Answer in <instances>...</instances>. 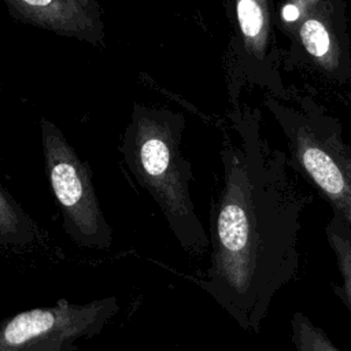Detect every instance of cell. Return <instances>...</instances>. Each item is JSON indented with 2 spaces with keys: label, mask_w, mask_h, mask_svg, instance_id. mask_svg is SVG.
Returning a JSON list of instances; mask_svg holds the SVG:
<instances>
[{
  "label": "cell",
  "mask_w": 351,
  "mask_h": 351,
  "mask_svg": "<svg viewBox=\"0 0 351 351\" xmlns=\"http://www.w3.org/2000/svg\"><path fill=\"white\" fill-rule=\"evenodd\" d=\"M325 236L335 254L341 282L332 284L333 293L341 300L351 314V228L341 217L332 211L325 226Z\"/></svg>",
  "instance_id": "8"
},
{
  "label": "cell",
  "mask_w": 351,
  "mask_h": 351,
  "mask_svg": "<svg viewBox=\"0 0 351 351\" xmlns=\"http://www.w3.org/2000/svg\"><path fill=\"white\" fill-rule=\"evenodd\" d=\"M182 117L166 110L134 106L121 152L136 180L159 206L169 229L184 251L200 256L210 237L191 196V162L181 152Z\"/></svg>",
  "instance_id": "2"
},
{
  "label": "cell",
  "mask_w": 351,
  "mask_h": 351,
  "mask_svg": "<svg viewBox=\"0 0 351 351\" xmlns=\"http://www.w3.org/2000/svg\"><path fill=\"white\" fill-rule=\"evenodd\" d=\"M300 38L304 48L315 58H322L329 51L330 38L319 21H306L300 27Z\"/></svg>",
  "instance_id": "11"
},
{
  "label": "cell",
  "mask_w": 351,
  "mask_h": 351,
  "mask_svg": "<svg viewBox=\"0 0 351 351\" xmlns=\"http://www.w3.org/2000/svg\"><path fill=\"white\" fill-rule=\"evenodd\" d=\"M223 182L210 214V265L195 282L241 329L258 333L278 291L300 269V218L313 193L285 156L254 143L222 152Z\"/></svg>",
  "instance_id": "1"
},
{
  "label": "cell",
  "mask_w": 351,
  "mask_h": 351,
  "mask_svg": "<svg viewBox=\"0 0 351 351\" xmlns=\"http://www.w3.org/2000/svg\"><path fill=\"white\" fill-rule=\"evenodd\" d=\"M282 16H284L287 21H289V22L296 21L298 16H299V10H298V7L293 5V4L285 5L284 10H282Z\"/></svg>",
  "instance_id": "12"
},
{
  "label": "cell",
  "mask_w": 351,
  "mask_h": 351,
  "mask_svg": "<svg viewBox=\"0 0 351 351\" xmlns=\"http://www.w3.org/2000/svg\"><path fill=\"white\" fill-rule=\"evenodd\" d=\"M291 339L296 351H340L329 335L302 311L291 317Z\"/></svg>",
  "instance_id": "9"
},
{
  "label": "cell",
  "mask_w": 351,
  "mask_h": 351,
  "mask_svg": "<svg viewBox=\"0 0 351 351\" xmlns=\"http://www.w3.org/2000/svg\"><path fill=\"white\" fill-rule=\"evenodd\" d=\"M18 21L95 45L104 40L97 0H4Z\"/></svg>",
  "instance_id": "6"
},
{
  "label": "cell",
  "mask_w": 351,
  "mask_h": 351,
  "mask_svg": "<svg viewBox=\"0 0 351 351\" xmlns=\"http://www.w3.org/2000/svg\"><path fill=\"white\" fill-rule=\"evenodd\" d=\"M41 145L48 184L67 237L78 247L108 251L114 234L96 195L93 171L80 158L62 130L41 118Z\"/></svg>",
  "instance_id": "3"
},
{
  "label": "cell",
  "mask_w": 351,
  "mask_h": 351,
  "mask_svg": "<svg viewBox=\"0 0 351 351\" xmlns=\"http://www.w3.org/2000/svg\"><path fill=\"white\" fill-rule=\"evenodd\" d=\"M291 166L351 228V151L330 136L300 128L293 133Z\"/></svg>",
  "instance_id": "5"
},
{
  "label": "cell",
  "mask_w": 351,
  "mask_h": 351,
  "mask_svg": "<svg viewBox=\"0 0 351 351\" xmlns=\"http://www.w3.org/2000/svg\"><path fill=\"white\" fill-rule=\"evenodd\" d=\"M41 239L37 222L0 184V247L29 248Z\"/></svg>",
  "instance_id": "7"
},
{
  "label": "cell",
  "mask_w": 351,
  "mask_h": 351,
  "mask_svg": "<svg viewBox=\"0 0 351 351\" xmlns=\"http://www.w3.org/2000/svg\"><path fill=\"white\" fill-rule=\"evenodd\" d=\"M118 313L115 296L84 303L59 299L52 306L23 310L0 321V351H77Z\"/></svg>",
  "instance_id": "4"
},
{
  "label": "cell",
  "mask_w": 351,
  "mask_h": 351,
  "mask_svg": "<svg viewBox=\"0 0 351 351\" xmlns=\"http://www.w3.org/2000/svg\"><path fill=\"white\" fill-rule=\"evenodd\" d=\"M237 18L243 34L256 40L263 29L265 16L262 4L258 0H237Z\"/></svg>",
  "instance_id": "10"
}]
</instances>
